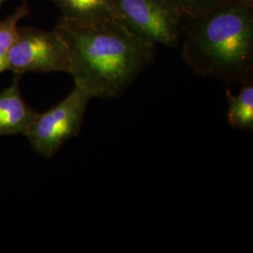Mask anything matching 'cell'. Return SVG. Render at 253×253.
Here are the masks:
<instances>
[{"label": "cell", "instance_id": "52a82bcc", "mask_svg": "<svg viewBox=\"0 0 253 253\" xmlns=\"http://www.w3.org/2000/svg\"><path fill=\"white\" fill-rule=\"evenodd\" d=\"M62 18L81 24L120 20L115 0H50Z\"/></svg>", "mask_w": 253, "mask_h": 253}, {"label": "cell", "instance_id": "5b68a950", "mask_svg": "<svg viewBox=\"0 0 253 253\" xmlns=\"http://www.w3.org/2000/svg\"><path fill=\"white\" fill-rule=\"evenodd\" d=\"M119 19L137 36L154 44L177 48L183 21L167 0H115Z\"/></svg>", "mask_w": 253, "mask_h": 253}, {"label": "cell", "instance_id": "6da1fadb", "mask_svg": "<svg viewBox=\"0 0 253 253\" xmlns=\"http://www.w3.org/2000/svg\"><path fill=\"white\" fill-rule=\"evenodd\" d=\"M70 49L74 84L94 98L120 96L151 64L156 44L121 20L81 24L61 18L54 28Z\"/></svg>", "mask_w": 253, "mask_h": 253}, {"label": "cell", "instance_id": "7a4b0ae2", "mask_svg": "<svg viewBox=\"0 0 253 253\" xmlns=\"http://www.w3.org/2000/svg\"><path fill=\"white\" fill-rule=\"evenodd\" d=\"M182 57L228 85L253 80V0H229L186 22Z\"/></svg>", "mask_w": 253, "mask_h": 253}, {"label": "cell", "instance_id": "9c48e42d", "mask_svg": "<svg viewBox=\"0 0 253 253\" xmlns=\"http://www.w3.org/2000/svg\"><path fill=\"white\" fill-rule=\"evenodd\" d=\"M29 13V7L25 1L8 17L0 21V73L8 71L9 54L17 39L19 22Z\"/></svg>", "mask_w": 253, "mask_h": 253}, {"label": "cell", "instance_id": "3957f363", "mask_svg": "<svg viewBox=\"0 0 253 253\" xmlns=\"http://www.w3.org/2000/svg\"><path fill=\"white\" fill-rule=\"evenodd\" d=\"M93 98L74 84L72 92L44 113H38L25 136L33 150L46 159L53 158L66 142L78 135L89 101Z\"/></svg>", "mask_w": 253, "mask_h": 253}, {"label": "cell", "instance_id": "8fae6325", "mask_svg": "<svg viewBox=\"0 0 253 253\" xmlns=\"http://www.w3.org/2000/svg\"><path fill=\"white\" fill-rule=\"evenodd\" d=\"M5 1H6V0H0V9L2 8V6H3V4H4Z\"/></svg>", "mask_w": 253, "mask_h": 253}, {"label": "cell", "instance_id": "30bf717a", "mask_svg": "<svg viewBox=\"0 0 253 253\" xmlns=\"http://www.w3.org/2000/svg\"><path fill=\"white\" fill-rule=\"evenodd\" d=\"M229 0H167L183 23L195 18Z\"/></svg>", "mask_w": 253, "mask_h": 253}, {"label": "cell", "instance_id": "8992f818", "mask_svg": "<svg viewBox=\"0 0 253 253\" xmlns=\"http://www.w3.org/2000/svg\"><path fill=\"white\" fill-rule=\"evenodd\" d=\"M20 75L0 92V137L27 132L38 113L24 100L20 86Z\"/></svg>", "mask_w": 253, "mask_h": 253}, {"label": "cell", "instance_id": "ba28073f", "mask_svg": "<svg viewBox=\"0 0 253 253\" xmlns=\"http://www.w3.org/2000/svg\"><path fill=\"white\" fill-rule=\"evenodd\" d=\"M227 118L231 126L240 131H253V80L242 84L237 94L226 90Z\"/></svg>", "mask_w": 253, "mask_h": 253}, {"label": "cell", "instance_id": "277c9868", "mask_svg": "<svg viewBox=\"0 0 253 253\" xmlns=\"http://www.w3.org/2000/svg\"><path fill=\"white\" fill-rule=\"evenodd\" d=\"M70 49L55 29L19 27L8 59V71L22 76L27 73L71 72Z\"/></svg>", "mask_w": 253, "mask_h": 253}]
</instances>
